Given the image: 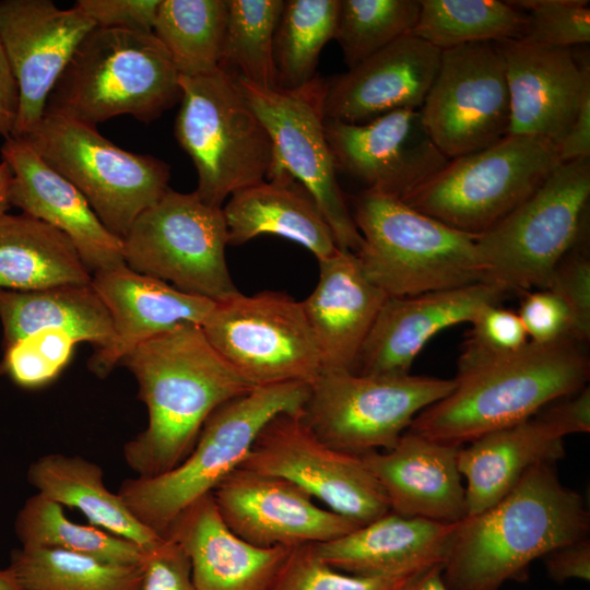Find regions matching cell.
I'll return each mask as SVG.
<instances>
[{
	"label": "cell",
	"instance_id": "36",
	"mask_svg": "<svg viewBox=\"0 0 590 590\" xmlns=\"http://www.w3.org/2000/svg\"><path fill=\"white\" fill-rule=\"evenodd\" d=\"M14 530L23 547L68 551L123 565H141L145 551L93 524L69 519L63 507L36 493L15 518Z\"/></svg>",
	"mask_w": 590,
	"mask_h": 590
},
{
	"label": "cell",
	"instance_id": "19",
	"mask_svg": "<svg viewBox=\"0 0 590 590\" xmlns=\"http://www.w3.org/2000/svg\"><path fill=\"white\" fill-rule=\"evenodd\" d=\"M212 495L227 527L260 547L323 543L361 526L320 507L288 480L244 468L229 473Z\"/></svg>",
	"mask_w": 590,
	"mask_h": 590
},
{
	"label": "cell",
	"instance_id": "45",
	"mask_svg": "<svg viewBox=\"0 0 590 590\" xmlns=\"http://www.w3.org/2000/svg\"><path fill=\"white\" fill-rule=\"evenodd\" d=\"M530 341L553 343L573 337V320L564 300L548 288L524 295L517 312ZM576 341V340H575Z\"/></svg>",
	"mask_w": 590,
	"mask_h": 590
},
{
	"label": "cell",
	"instance_id": "50",
	"mask_svg": "<svg viewBox=\"0 0 590 590\" xmlns=\"http://www.w3.org/2000/svg\"><path fill=\"white\" fill-rule=\"evenodd\" d=\"M544 565L548 577L563 583L567 580H590V540L588 538L558 546L547 553Z\"/></svg>",
	"mask_w": 590,
	"mask_h": 590
},
{
	"label": "cell",
	"instance_id": "8",
	"mask_svg": "<svg viewBox=\"0 0 590 590\" xmlns=\"http://www.w3.org/2000/svg\"><path fill=\"white\" fill-rule=\"evenodd\" d=\"M175 137L198 175L193 193L223 208L227 197L266 180L274 165L273 144L234 79L216 69L180 75Z\"/></svg>",
	"mask_w": 590,
	"mask_h": 590
},
{
	"label": "cell",
	"instance_id": "11",
	"mask_svg": "<svg viewBox=\"0 0 590 590\" xmlns=\"http://www.w3.org/2000/svg\"><path fill=\"white\" fill-rule=\"evenodd\" d=\"M453 379L323 369L309 386L303 417L327 445L356 456L389 450Z\"/></svg>",
	"mask_w": 590,
	"mask_h": 590
},
{
	"label": "cell",
	"instance_id": "15",
	"mask_svg": "<svg viewBox=\"0 0 590 590\" xmlns=\"http://www.w3.org/2000/svg\"><path fill=\"white\" fill-rule=\"evenodd\" d=\"M303 412L271 418L239 468L288 480L361 526L389 512L387 496L362 457L327 445Z\"/></svg>",
	"mask_w": 590,
	"mask_h": 590
},
{
	"label": "cell",
	"instance_id": "54",
	"mask_svg": "<svg viewBox=\"0 0 590 590\" xmlns=\"http://www.w3.org/2000/svg\"><path fill=\"white\" fill-rule=\"evenodd\" d=\"M393 590H449L442 578V565H435L404 579Z\"/></svg>",
	"mask_w": 590,
	"mask_h": 590
},
{
	"label": "cell",
	"instance_id": "55",
	"mask_svg": "<svg viewBox=\"0 0 590 590\" xmlns=\"http://www.w3.org/2000/svg\"><path fill=\"white\" fill-rule=\"evenodd\" d=\"M12 181V172L9 164L4 161L0 163V216L7 214L11 206L10 190Z\"/></svg>",
	"mask_w": 590,
	"mask_h": 590
},
{
	"label": "cell",
	"instance_id": "47",
	"mask_svg": "<svg viewBox=\"0 0 590 590\" xmlns=\"http://www.w3.org/2000/svg\"><path fill=\"white\" fill-rule=\"evenodd\" d=\"M161 0H79L75 2L97 27L153 32Z\"/></svg>",
	"mask_w": 590,
	"mask_h": 590
},
{
	"label": "cell",
	"instance_id": "42",
	"mask_svg": "<svg viewBox=\"0 0 590 590\" xmlns=\"http://www.w3.org/2000/svg\"><path fill=\"white\" fill-rule=\"evenodd\" d=\"M410 576L364 577L345 574L326 564L314 544H306L290 550L270 590H393Z\"/></svg>",
	"mask_w": 590,
	"mask_h": 590
},
{
	"label": "cell",
	"instance_id": "29",
	"mask_svg": "<svg viewBox=\"0 0 590 590\" xmlns=\"http://www.w3.org/2000/svg\"><path fill=\"white\" fill-rule=\"evenodd\" d=\"M222 210L228 245L276 235L302 245L318 261L339 249L312 197L286 172H274L268 179L235 192Z\"/></svg>",
	"mask_w": 590,
	"mask_h": 590
},
{
	"label": "cell",
	"instance_id": "22",
	"mask_svg": "<svg viewBox=\"0 0 590 590\" xmlns=\"http://www.w3.org/2000/svg\"><path fill=\"white\" fill-rule=\"evenodd\" d=\"M441 50L405 34L345 73L324 81L326 119L365 123L399 109H421L437 75Z\"/></svg>",
	"mask_w": 590,
	"mask_h": 590
},
{
	"label": "cell",
	"instance_id": "33",
	"mask_svg": "<svg viewBox=\"0 0 590 590\" xmlns=\"http://www.w3.org/2000/svg\"><path fill=\"white\" fill-rule=\"evenodd\" d=\"M3 349L45 329L68 332L76 342H90L95 351L113 340L110 316L90 284L62 285L40 291H0Z\"/></svg>",
	"mask_w": 590,
	"mask_h": 590
},
{
	"label": "cell",
	"instance_id": "51",
	"mask_svg": "<svg viewBox=\"0 0 590 590\" xmlns=\"http://www.w3.org/2000/svg\"><path fill=\"white\" fill-rule=\"evenodd\" d=\"M558 156L562 163L590 158V90L585 93L575 120L558 145Z\"/></svg>",
	"mask_w": 590,
	"mask_h": 590
},
{
	"label": "cell",
	"instance_id": "38",
	"mask_svg": "<svg viewBox=\"0 0 590 590\" xmlns=\"http://www.w3.org/2000/svg\"><path fill=\"white\" fill-rule=\"evenodd\" d=\"M339 0H286L273 39L275 88H300L318 75L319 56L333 39Z\"/></svg>",
	"mask_w": 590,
	"mask_h": 590
},
{
	"label": "cell",
	"instance_id": "5",
	"mask_svg": "<svg viewBox=\"0 0 590 590\" xmlns=\"http://www.w3.org/2000/svg\"><path fill=\"white\" fill-rule=\"evenodd\" d=\"M309 386L285 382L255 387L223 403L206 418L193 448L179 464L155 476L127 479L118 495L138 520L164 536L186 508L240 467L271 418L304 411Z\"/></svg>",
	"mask_w": 590,
	"mask_h": 590
},
{
	"label": "cell",
	"instance_id": "26",
	"mask_svg": "<svg viewBox=\"0 0 590 590\" xmlns=\"http://www.w3.org/2000/svg\"><path fill=\"white\" fill-rule=\"evenodd\" d=\"M164 538L186 553L196 590H270L291 550L243 540L222 519L212 493L186 508Z\"/></svg>",
	"mask_w": 590,
	"mask_h": 590
},
{
	"label": "cell",
	"instance_id": "24",
	"mask_svg": "<svg viewBox=\"0 0 590 590\" xmlns=\"http://www.w3.org/2000/svg\"><path fill=\"white\" fill-rule=\"evenodd\" d=\"M1 156L12 172L11 205L67 235L90 272L126 264L122 239L104 226L84 196L24 139H4Z\"/></svg>",
	"mask_w": 590,
	"mask_h": 590
},
{
	"label": "cell",
	"instance_id": "20",
	"mask_svg": "<svg viewBox=\"0 0 590 590\" xmlns=\"http://www.w3.org/2000/svg\"><path fill=\"white\" fill-rule=\"evenodd\" d=\"M510 99L508 134L544 138L557 149L590 90L589 66H579L571 48L526 38L498 43Z\"/></svg>",
	"mask_w": 590,
	"mask_h": 590
},
{
	"label": "cell",
	"instance_id": "37",
	"mask_svg": "<svg viewBox=\"0 0 590 590\" xmlns=\"http://www.w3.org/2000/svg\"><path fill=\"white\" fill-rule=\"evenodd\" d=\"M25 590H139L141 565L42 547L15 548L10 565Z\"/></svg>",
	"mask_w": 590,
	"mask_h": 590
},
{
	"label": "cell",
	"instance_id": "10",
	"mask_svg": "<svg viewBox=\"0 0 590 590\" xmlns=\"http://www.w3.org/2000/svg\"><path fill=\"white\" fill-rule=\"evenodd\" d=\"M22 139L84 196L104 226L121 239L169 189L168 164L122 150L96 127L44 115Z\"/></svg>",
	"mask_w": 590,
	"mask_h": 590
},
{
	"label": "cell",
	"instance_id": "16",
	"mask_svg": "<svg viewBox=\"0 0 590 590\" xmlns=\"http://www.w3.org/2000/svg\"><path fill=\"white\" fill-rule=\"evenodd\" d=\"M420 110L430 138L449 160L506 137L510 99L498 43L442 50L437 75Z\"/></svg>",
	"mask_w": 590,
	"mask_h": 590
},
{
	"label": "cell",
	"instance_id": "48",
	"mask_svg": "<svg viewBox=\"0 0 590 590\" xmlns=\"http://www.w3.org/2000/svg\"><path fill=\"white\" fill-rule=\"evenodd\" d=\"M3 374L20 387L35 389L51 382L59 373L45 359L28 338L3 349Z\"/></svg>",
	"mask_w": 590,
	"mask_h": 590
},
{
	"label": "cell",
	"instance_id": "53",
	"mask_svg": "<svg viewBox=\"0 0 590 590\" xmlns=\"http://www.w3.org/2000/svg\"><path fill=\"white\" fill-rule=\"evenodd\" d=\"M26 338L59 374L68 364L78 343L68 332L58 329L40 330Z\"/></svg>",
	"mask_w": 590,
	"mask_h": 590
},
{
	"label": "cell",
	"instance_id": "31",
	"mask_svg": "<svg viewBox=\"0 0 590 590\" xmlns=\"http://www.w3.org/2000/svg\"><path fill=\"white\" fill-rule=\"evenodd\" d=\"M28 482L37 493L83 514L88 522L126 539L144 551L157 545V534L128 509L118 493L107 488L103 469L80 456L48 453L31 463Z\"/></svg>",
	"mask_w": 590,
	"mask_h": 590
},
{
	"label": "cell",
	"instance_id": "9",
	"mask_svg": "<svg viewBox=\"0 0 590 590\" xmlns=\"http://www.w3.org/2000/svg\"><path fill=\"white\" fill-rule=\"evenodd\" d=\"M560 164L551 141L507 134L487 148L450 160L402 201L450 227L480 236L529 198Z\"/></svg>",
	"mask_w": 590,
	"mask_h": 590
},
{
	"label": "cell",
	"instance_id": "18",
	"mask_svg": "<svg viewBox=\"0 0 590 590\" xmlns=\"http://www.w3.org/2000/svg\"><path fill=\"white\" fill-rule=\"evenodd\" d=\"M95 27L78 7L50 0L0 1V38L19 91L13 138H25L43 119L59 76L85 35Z\"/></svg>",
	"mask_w": 590,
	"mask_h": 590
},
{
	"label": "cell",
	"instance_id": "6",
	"mask_svg": "<svg viewBox=\"0 0 590 590\" xmlns=\"http://www.w3.org/2000/svg\"><path fill=\"white\" fill-rule=\"evenodd\" d=\"M352 203L351 214L363 237L356 256L366 276L388 297L483 282L476 235L376 191L363 190Z\"/></svg>",
	"mask_w": 590,
	"mask_h": 590
},
{
	"label": "cell",
	"instance_id": "52",
	"mask_svg": "<svg viewBox=\"0 0 590 590\" xmlns=\"http://www.w3.org/2000/svg\"><path fill=\"white\" fill-rule=\"evenodd\" d=\"M19 108V91L0 38V135H12Z\"/></svg>",
	"mask_w": 590,
	"mask_h": 590
},
{
	"label": "cell",
	"instance_id": "35",
	"mask_svg": "<svg viewBox=\"0 0 590 590\" xmlns=\"http://www.w3.org/2000/svg\"><path fill=\"white\" fill-rule=\"evenodd\" d=\"M227 20V0H161L154 35L180 75L219 69Z\"/></svg>",
	"mask_w": 590,
	"mask_h": 590
},
{
	"label": "cell",
	"instance_id": "34",
	"mask_svg": "<svg viewBox=\"0 0 590 590\" xmlns=\"http://www.w3.org/2000/svg\"><path fill=\"white\" fill-rule=\"evenodd\" d=\"M421 11L412 34L439 50L522 38L528 15L499 0H420Z\"/></svg>",
	"mask_w": 590,
	"mask_h": 590
},
{
	"label": "cell",
	"instance_id": "23",
	"mask_svg": "<svg viewBox=\"0 0 590 590\" xmlns=\"http://www.w3.org/2000/svg\"><path fill=\"white\" fill-rule=\"evenodd\" d=\"M91 285L110 316L114 332L111 343L95 351L87 363L99 378L140 343L179 326H201L215 304L126 264L95 272Z\"/></svg>",
	"mask_w": 590,
	"mask_h": 590
},
{
	"label": "cell",
	"instance_id": "40",
	"mask_svg": "<svg viewBox=\"0 0 590 590\" xmlns=\"http://www.w3.org/2000/svg\"><path fill=\"white\" fill-rule=\"evenodd\" d=\"M420 0H339L333 39L349 69L412 33Z\"/></svg>",
	"mask_w": 590,
	"mask_h": 590
},
{
	"label": "cell",
	"instance_id": "28",
	"mask_svg": "<svg viewBox=\"0 0 590 590\" xmlns=\"http://www.w3.org/2000/svg\"><path fill=\"white\" fill-rule=\"evenodd\" d=\"M457 523L389 511L314 546L320 558L339 571L364 577H402L442 565Z\"/></svg>",
	"mask_w": 590,
	"mask_h": 590
},
{
	"label": "cell",
	"instance_id": "14",
	"mask_svg": "<svg viewBox=\"0 0 590 590\" xmlns=\"http://www.w3.org/2000/svg\"><path fill=\"white\" fill-rule=\"evenodd\" d=\"M233 79L270 134L274 153L271 174L283 170L297 180L317 203L338 248L356 255L363 237L338 182L323 129L324 81L317 76L300 88L283 91Z\"/></svg>",
	"mask_w": 590,
	"mask_h": 590
},
{
	"label": "cell",
	"instance_id": "1",
	"mask_svg": "<svg viewBox=\"0 0 590 590\" xmlns=\"http://www.w3.org/2000/svg\"><path fill=\"white\" fill-rule=\"evenodd\" d=\"M134 376L146 405L144 430L123 447L137 476L179 464L210 414L255 387L210 344L201 326L184 324L137 345L120 362Z\"/></svg>",
	"mask_w": 590,
	"mask_h": 590
},
{
	"label": "cell",
	"instance_id": "41",
	"mask_svg": "<svg viewBox=\"0 0 590 590\" xmlns=\"http://www.w3.org/2000/svg\"><path fill=\"white\" fill-rule=\"evenodd\" d=\"M471 330L458 359V373H467L520 351L529 338L517 312L488 305L470 321Z\"/></svg>",
	"mask_w": 590,
	"mask_h": 590
},
{
	"label": "cell",
	"instance_id": "56",
	"mask_svg": "<svg viewBox=\"0 0 590 590\" xmlns=\"http://www.w3.org/2000/svg\"><path fill=\"white\" fill-rule=\"evenodd\" d=\"M0 590H25L11 567L0 569Z\"/></svg>",
	"mask_w": 590,
	"mask_h": 590
},
{
	"label": "cell",
	"instance_id": "43",
	"mask_svg": "<svg viewBox=\"0 0 590 590\" xmlns=\"http://www.w3.org/2000/svg\"><path fill=\"white\" fill-rule=\"evenodd\" d=\"M528 11L523 38L556 47L590 42V7L583 0H521L508 1Z\"/></svg>",
	"mask_w": 590,
	"mask_h": 590
},
{
	"label": "cell",
	"instance_id": "17",
	"mask_svg": "<svg viewBox=\"0 0 590 590\" xmlns=\"http://www.w3.org/2000/svg\"><path fill=\"white\" fill-rule=\"evenodd\" d=\"M337 172L371 190L404 199L448 163L430 138L420 109H399L365 123L326 119Z\"/></svg>",
	"mask_w": 590,
	"mask_h": 590
},
{
	"label": "cell",
	"instance_id": "3",
	"mask_svg": "<svg viewBox=\"0 0 590 590\" xmlns=\"http://www.w3.org/2000/svg\"><path fill=\"white\" fill-rule=\"evenodd\" d=\"M585 346L571 339L529 341L508 357L457 374L453 389L418 413L408 430L460 447L526 421L586 387L590 358Z\"/></svg>",
	"mask_w": 590,
	"mask_h": 590
},
{
	"label": "cell",
	"instance_id": "13",
	"mask_svg": "<svg viewBox=\"0 0 590 590\" xmlns=\"http://www.w3.org/2000/svg\"><path fill=\"white\" fill-rule=\"evenodd\" d=\"M216 352L253 387L311 385L321 359L300 302L263 291L215 302L201 324Z\"/></svg>",
	"mask_w": 590,
	"mask_h": 590
},
{
	"label": "cell",
	"instance_id": "27",
	"mask_svg": "<svg viewBox=\"0 0 590 590\" xmlns=\"http://www.w3.org/2000/svg\"><path fill=\"white\" fill-rule=\"evenodd\" d=\"M318 263V283L300 303L322 370L355 373L363 343L388 295L366 276L351 251L338 249Z\"/></svg>",
	"mask_w": 590,
	"mask_h": 590
},
{
	"label": "cell",
	"instance_id": "44",
	"mask_svg": "<svg viewBox=\"0 0 590 590\" xmlns=\"http://www.w3.org/2000/svg\"><path fill=\"white\" fill-rule=\"evenodd\" d=\"M547 288L567 305L573 337L586 344L590 339V260L586 252L573 249L554 270Z\"/></svg>",
	"mask_w": 590,
	"mask_h": 590
},
{
	"label": "cell",
	"instance_id": "30",
	"mask_svg": "<svg viewBox=\"0 0 590 590\" xmlns=\"http://www.w3.org/2000/svg\"><path fill=\"white\" fill-rule=\"evenodd\" d=\"M461 446L458 467L467 481V516L504 497L534 465L565 455L564 437L538 413Z\"/></svg>",
	"mask_w": 590,
	"mask_h": 590
},
{
	"label": "cell",
	"instance_id": "49",
	"mask_svg": "<svg viewBox=\"0 0 590 590\" xmlns=\"http://www.w3.org/2000/svg\"><path fill=\"white\" fill-rule=\"evenodd\" d=\"M563 437L590 432V389L583 387L574 394L547 404L538 413Z\"/></svg>",
	"mask_w": 590,
	"mask_h": 590
},
{
	"label": "cell",
	"instance_id": "32",
	"mask_svg": "<svg viewBox=\"0 0 590 590\" xmlns=\"http://www.w3.org/2000/svg\"><path fill=\"white\" fill-rule=\"evenodd\" d=\"M92 274L59 229L26 215L0 216V291L86 285Z\"/></svg>",
	"mask_w": 590,
	"mask_h": 590
},
{
	"label": "cell",
	"instance_id": "2",
	"mask_svg": "<svg viewBox=\"0 0 590 590\" xmlns=\"http://www.w3.org/2000/svg\"><path fill=\"white\" fill-rule=\"evenodd\" d=\"M554 464L532 467L498 502L457 523L442 564L449 590H498L523 579L533 560L588 538L583 498L560 482Z\"/></svg>",
	"mask_w": 590,
	"mask_h": 590
},
{
	"label": "cell",
	"instance_id": "39",
	"mask_svg": "<svg viewBox=\"0 0 590 590\" xmlns=\"http://www.w3.org/2000/svg\"><path fill=\"white\" fill-rule=\"evenodd\" d=\"M284 0H227L219 69L261 87L275 88L273 39Z\"/></svg>",
	"mask_w": 590,
	"mask_h": 590
},
{
	"label": "cell",
	"instance_id": "57",
	"mask_svg": "<svg viewBox=\"0 0 590 590\" xmlns=\"http://www.w3.org/2000/svg\"><path fill=\"white\" fill-rule=\"evenodd\" d=\"M2 374H3V369H2V367L0 365V375H2Z\"/></svg>",
	"mask_w": 590,
	"mask_h": 590
},
{
	"label": "cell",
	"instance_id": "7",
	"mask_svg": "<svg viewBox=\"0 0 590 590\" xmlns=\"http://www.w3.org/2000/svg\"><path fill=\"white\" fill-rule=\"evenodd\" d=\"M590 158L562 163L521 204L476 238L483 282L507 294L547 288L585 237Z\"/></svg>",
	"mask_w": 590,
	"mask_h": 590
},
{
	"label": "cell",
	"instance_id": "4",
	"mask_svg": "<svg viewBox=\"0 0 590 590\" xmlns=\"http://www.w3.org/2000/svg\"><path fill=\"white\" fill-rule=\"evenodd\" d=\"M180 98L179 73L153 32L95 26L48 95L44 115L92 127L120 115L151 122Z\"/></svg>",
	"mask_w": 590,
	"mask_h": 590
},
{
	"label": "cell",
	"instance_id": "46",
	"mask_svg": "<svg viewBox=\"0 0 590 590\" xmlns=\"http://www.w3.org/2000/svg\"><path fill=\"white\" fill-rule=\"evenodd\" d=\"M139 590H196L189 559L179 544L164 538L145 551Z\"/></svg>",
	"mask_w": 590,
	"mask_h": 590
},
{
	"label": "cell",
	"instance_id": "25",
	"mask_svg": "<svg viewBox=\"0 0 590 590\" xmlns=\"http://www.w3.org/2000/svg\"><path fill=\"white\" fill-rule=\"evenodd\" d=\"M460 447L406 430L391 449L361 457L381 485L390 511L457 523L467 516L465 488L458 467Z\"/></svg>",
	"mask_w": 590,
	"mask_h": 590
},
{
	"label": "cell",
	"instance_id": "21",
	"mask_svg": "<svg viewBox=\"0 0 590 590\" xmlns=\"http://www.w3.org/2000/svg\"><path fill=\"white\" fill-rule=\"evenodd\" d=\"M507 293L480 282L414 296L388 297L358 354L355 373L409 375L414 359L438 332L470 322L485 306L498 305Z\"/></svg>",
	"mask_w": 590,
	"mask_h": 590
},
{
	"label": "cell",
	"instance_id": "12",
	"mask_svg": "<svg viewBox=\"0 0 590 590\" xmlns=\"http://www.w3.org/2000/svg\"><path fill=\"white\" fill-rule=\"evenodd\" d=\"M227 245L222 208L169 188L135 219L122 238V253L126 266L138 273L221 302L239 292L227 268Z\"/></svg>",
	"mask_w": 590,
	"mask_h": 590
}]
</instances>
